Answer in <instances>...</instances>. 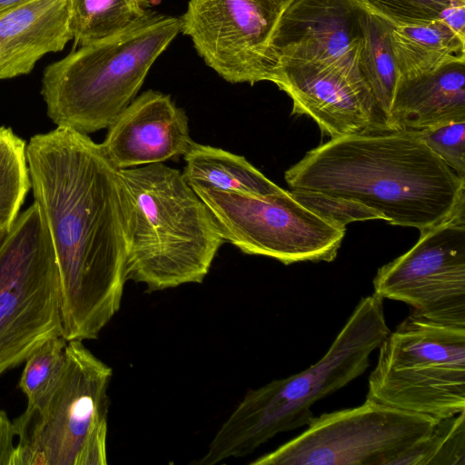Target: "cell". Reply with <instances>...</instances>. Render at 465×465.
<instances>
[{"mask_svg": "<svg viewBox=\"0 0 465 465\" xmlns=\"http://www.w3.org/2000/svg\"><path fill=\"white\" fill-rule=\"evenodd\" d=\"M26 160L58 266L63 337L97 339L127 281L129 211L119 170L87 134L59 126L31 137Z\"/></svg>", "mask_w": 465, "mask_h": 465, "instance_id": "obj_1", "label": "cell"}, {"mask_svg": "<svg viewBox=\"0 0 465 465\" xmlns=\"http://www.w3.org/2000/svg\"><path fill=\"white\" fill-rule=\"evenodd\" d=\"M284 178L292 190L356 202L420 232L465 208V179L413 132L383 128L331 138Z\"/></svg>", "mask_w": 465, "mask_h": 465, "instance_id": "obj_2", "label": "cell"}, {"mask_svg": "<svg viewBox=\"0 0 465 465\" xmlns=\"http://www.w3.org/2000/svg\"><path fill=\"white\" fill-rule=\"evenodd\" d=\"M389 332L382 300L362 297L319 361L245 393L197 463L247 456L277 434L307 426L313 405L364 373Z\"/></svg>", "mask_w": 465, "mask_h": 465, "instance_id": "obj_3", "label": "cell"}, {"mask_svg": "<svg viewBox=\"0 0 465 465\" xmlns=\"http://www.w3.org/2000/svg\"><path fill=\"white\" fill-rule=\"evenodd\" d=\"M119 174L129 211L126 279L149 292L201 283L225 242L210 209L163 163Z\"/></svg>", "mask_w": 465, "mask_h": 465, "instance_id": "obj_4", "label": "cell"}, {"mask_svg": "<svg viewBox=\"0 0 465 465\" xmlns=\"http://www.w3.org/2000/svg\"><path fill=\"white\" fill-rule=\"evenodd\" d=\"M179 32L180 17L146 10L117 34L47 65L41 94L48 117L84 134L108 128Z\"/></svg>", "mask_w": 465, "mask_h": 465, "instance_id": "obj_5", "label": "cell"}, {"mask_svg": "<svg viewBox=\"0 0 465 465\" xmlns=\"http://www.w3.org/2000/svg\"><path fill=\"white\" fill-rule=\"evenodd\" d=\"M112 368L69 341L49 392L14 420L13 465H106Z\"/></svg>", "mask_w": 465, "mask_h": 465, "instance_id": "obj_6", "label": "cell"}, {"mask_svg": "<svg viewBox=\"0 0 465 465\" xmlns=\"http://www.w3.org/2000/svg\"><path fill=\"white\" fill-rule=\"evenodd\" d=\"M378 349L366 398L435 420L465 411V326L411 312Z\"/></svg>", "mask_w": 465, "mask_h": 465, "instance_id": "obj_7", "label": "cell"}, {"mask_svg": "<svg viewBox=\"0 0 465 465\" xmlns=\"http://www.w3.org/2000/svg\"><path fill=\"white\" fill-rule=\"evenodd\" d=\"M63 336L61 282L47 227L34 203L0 245V376Z\"/></svg>", "mask_w": 465, "mask_h": 465, "instance_id": "obj_8", "label": "cell"}, {"mask_svg": "<svg viewBox=\"0 0 465 465\" xmlns=\"http://www.w3.org/2000/svg\"><path fill=\"white\" fill-rule=\"evenodd\" d=\"M439 420L371 399L314 417L306 429L252 465H396Z\"/></svg>", "mask_w": 465, "mask_h": 465, "instance_id": "obj_9", "label": "cell"}, {"mask_svg": "<svg viewBox=\"0 0 465 465\" xmlns=\"http://www.w3.org/2000/svg\"><path fill=\"white\" fill-rule=\"evenodd\" d=\"M213 214L224 241L283 264L331 262L345 229L301 203L292 192L251 194L190 185Z\"/></svg>", "mask_w": 465, "mask_h": 465, "instance_id": "obj_10", "label": "cell"}, {"mask_svg": "<svg viewBox=\"0 0 465 465\" xmlns=\"http://www.w3.org/2000/svg\"><path fill=\"white\" fill-rule=\"evenodd\" d=\"M373 294L425 319L465 326V208L420 232L412 248L378 269Z\"/></svg>", "mask_w": 465, "mask_h": 465, "instance_id": "obj_11", "label": "cell"}, {"mask_svg": "<svg viewBox=\"0 0 465 465\" xmlns=\"http://www.w3.org/2000/svg\"><path fill=\"white\" fill-rule=\"evenodd\" d=\"M280 14L269 0H190L181 32L227 82L274 84L278 60L271 38Z\"/></svg>", "mask_w": 465, "mask_h": 465, "instance_id": "obj_12", "label": "cell"}, {"mask_svg": "<svg viewBox=\"0 0 465 465\" xmlns=\"http://www.w3.org/2000/svg\"><path fill=\"white\" fill-rule=\"evenodd\" d=\"M292 100V114L310 116L331 138L389 128L359 71L333 63H279L274 83Z\"/></svg>", "mask_w": 465, "mask_h": 465, "instance_id": "obj_13", "label": "cell"}, {"mask_svg": "<svg viewBox=\"0 0 465 465\" xmlns=\"http://www.w3.org/2000/svg\"><path fill=\"white\" fill-rule=\"evenodd\" d=\"M361 0H292L271 38L279 63H333L359 71L362 41Z\"/></svg>", "mask_w": 465, "mask_h": 465, "instance_id": "obj_14", "label": "cell"}, {"mask_svg": "<svg viewBox=\"0 0 465 465\" xmlns=\"http://www.w3.org/2000/svg\"><path fill=\"white\" fill-rule=\"evenodd\" d=\"M107 129L100 144L118 170L176 160L193 143L184 111L153 90L135 97Z\"/></svg>", "mask_w": 465, "mask_h": 465, "instance_id": "obj_15", "label": "cell"}, {"mask_svg": "<svg viewBox=\"0 0 465 465\" xmlns=\"http://www.w3.org/2000/svg\"><path fill=\"white\" fill-rule=\"evenodd\" d=\"M72 39L66 0H35L0 16V80L29 74Z\"/></svg>", "mask_w": 465, "mask_h": 465, "instance_id": "obj_16", "label": "cell"}, {"mask_svg": "<svg viewBox=\"0 0 465 465\" xmlns=\"http://www.w3.org/2000/svg\"><path fill=\"white\" fill-rule=\"evenodd\" d=\"M465 121V62L399 80L389 119L391 129L419 132Z\"/></svg>", "mask_w": 465, "mask_h": 465, "instance_id": "obj_17", "label": "cell"}, {"mask_svg": "<svg viewBox=\"0 0 465 465\" xmlns=\"http://www.w3.org/2000/svg\"><path fill=\"white\" fill-rule=\"evenodd\" d=\"M388 24V37L399 80L430 74L449 64L465 62V37L440 19L420 25Z\"/></svg>", "mask_w": 465, "mask_h": 465, "instance_id": "obj_18", "label": "cell"}, {"mask_svg": "<svg viewBox=\"0 0 465 465\" xmlns=\"http://www.w3.org/2000/svg\"><path fill=\"white\" fill-rule=\"evenodd\" d=\"M183 178L189 185L251 194H269L282 190L245 157L195 142L183 156Z\"/></svg>", "mask_w": 465, "mask_h": 465, "instance_id": "obj_19", "label": "cell"}, {"mask_svg": "<svg viewBox=\"0 0 465 465\" xmlns=\"http://www.w3.org/2000/svg\"><path fill=\"white\" fill-rule=\"evenodd\" d=\"M361 25L360 73L389 127L391 105L399 81L388 37L389 24L388 21L366 8L361 16Z\"/></svg>", "mask_w": 465, "mask_h": 465, "instance_id": "obj_20", "label": "cell"}, {"mask_svg": "<svg viewBox=\"0 0 465 465\" xmlns=\"http://www.w3.org/2000/svg\"><path fill=\"white\" fill-rule=\"evenodd\" d=\"M74 47L124 30L146 12L142 0H66Z\"/></svg>", "mask_w": 465, "mask_h": 465, "instance_id": "obj_21", "label": "cell"}, {"mask_svg": "<svg viewBox=\"0 0 465 465\" xmlns=\"http://www.w3.org/2000/svg\"><path fill=\"white\" fill-rule=\"evenodd\" d=\"M31 187L25 142L0 127V231L9 232Z\"/></svg>", "mask_w": 465, "mask_h": 465, "instance_id": "obj_22", "label": "cell"}, {"mask_svg": "<svg viewBox=\"0 0 465 465\" xmlns=\"http://www.w3.org/2000/svg\"><path fill=\"white\" fill-rule=\"evenodd\" d=\"M396 465H465V411L439 420Z\"/></svg>", "mask_w": 465, "mask_h": 465, "instance_id": "obj_23", "label": "cell"}, {"mask_svg": "<svg viewBox=\"0 0 465 465\" xmlns=\"http://www.w3.org/2000/svg\"><path fill=\"white\" fill-rule=\"evenodd\" d=\"M67 341L53 337L40 345L25 360L18 387L25 395L27 404H34L45 396L57 381L64 366Z\"/></svg>", "mask_w": 465, "mask_h": 465, "instance_id": "obj_24", "label": "cell"}, {"mask_svg": "<svg viewBox=\"0 0 465 465\" xmlns=\"http://www.w3.org/2000/svg\"><path fill=\"white\" fill-rule=\"evenodd\" d=\"M369 10L391 25H420L437 20L440 13L465 0H361Z\"/></svg>", "mask_w": 465, "mask_h": 465, "instance_id": "obj_25", "label": "cell"}, {"mask_svg": "<svg viewBox=\"0 0 465 465\" xmlns=\"http://www.w3.org/2000/svg\"><path fill=\"white\" fill-rule=\"evenodd\" d=\"M291 192L301 203L341 229L351 222L382 220L380 213L356 202L317 193Z\"/></svg>", "mask_w": 465, "mask_h": 465, "instance_id": "obj_26", "label": "cell"}, {"mask_svg": "<svg viewBox=\"0 0 465 465\" xmlns=\"http://www.w3.org/2000/svg\"><path fill=\"white\" fill-rule=\"evenodd\" d=\"M413 133L460 178L465 179V121Z\"/></svg>", "mask_w": 465, "mask_h": 465, "instance_id": "obj_27", "label": "cell"}, {"mask_svg": "<svg viewBox=\"0 0 465 465\" xmlns=\"http://www.w3.org/2000/svg\"><path fill=\"white\" fill-rule=\"evenodd\" d=\"M439 19L465 37V4H454L445 8Z\"/></svg>", "mask_w": 465, "mask_h": 465, "instance_id": "obj_28", "label": "cell"}, {"mask_svg": "<svg viewBox=\"0 0 465 465\" xmlns=\"http://www.w3.org/2000/svg\"><path fill=\"white\" fill-rule=\"evenodd\" d=\"M35 0H0V16Z\"/></svg>", "mask_w": 465, "mask_h": 465, "instance_id": "obj_29", "label": "cell"}, {"mask_svg": "<svg viewBox=\"0 0 465 465\" xmlns=\"http://www.w3.org/2000/svg\"><path fill=\"white\" fill-rule=\"evenodd\" d=\"M273 7L280 13L288 5L292 0H269Z\"/></svg>", "mask_w": 465, "mask_h": 465, "instance_id": "obj_30", "label": "cell"}, {"mask_svg": "<svg viewBox=\"0 0 465 465\" xmlns=\"http://www.w3.org/2000/svg\"><path fill=\"white\" fill-rule=\"evenodd\" d=\"M7 232H6V231H0V245H1L3 240L5 239V237Z\"/></svg>", "mask_w": 465, "mask_h": 465, "instance_id": "obj_31", "label": "cell"}, {"mask_svg": "<svg viewBox=\"0 0 465 465\" xmlns=\"http://www.w3.org/2000/svg\"><path fill=\"white\" fill-rule=\"evenodd\" d=\"M144 6H148L153 0H142Z\"/></svg>", "mask_w": 465, "mask_h": 465, "instance_id": "obj_32", "label": "cell"}]
</instances>
